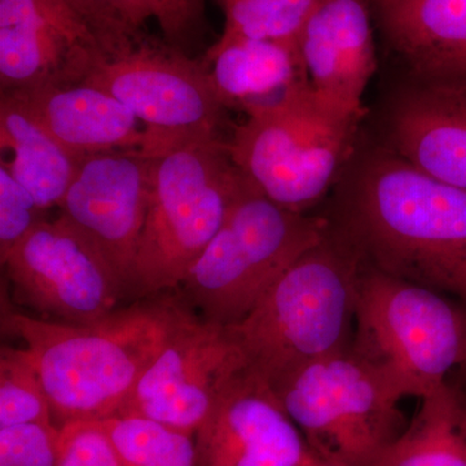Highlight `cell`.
<instances>
[{"instance_id": "1", "label": "cell", "mask_w": 466, "mask_h": 466, "mask_svg": "<svg viewBox=\"0 0 466 466\" xmlns=\"http://www.w3.org/2000/svg\"><path fill=\"white\" fill-rule=\"evenodd\" d=\"M177 308L161 297L116 309L97 323L75 325L16 311L2 302V328L25 342L57 428L99 422L121 412L158 357Z\"/></svg>"}, {"instance_id": "2", "label": "cell", "mask_w": 466, "mask_h": 466, "mask_svg": "<svg viewBox=\"0 0 466 466\" xmlns=\"http://www.w3.org/2000/svg\"><path fill=\"white\" fill-rule=\"evenodd\" d=\"M346 231L366 267L466 302V189L400 156L377 159L355 186Z\"/></svg>"}, {"instance_id": "3", "label": "cell", "mask_w": 466, "mask_h": 466, "mask_svg": "<svg viewBox=\"0 0 466 466\" xmlns=\"http://www.w3.org/2000/svg\"><path fill=\"white\" fill-rule=\"evenodd\" d=\"M363 263L332 233L291 265L240 323L228 328L248 368L269 386L351 346Z\"/></svg>"}, {"instance_id": "4", "label": "cell", "mask_w": 466, "mask_h": 466, "mask_svg": "<svg viewBox=\"0 0 466 466\" xmlns=\"http://www.w3.org/2000/svg\"><path fill=\"white\" fill-rule=\"evenodd\" d=\"M150 158L148 211L130 285L137 297L177 290L248 183L217 135L189 137Z\"/></svg>"}, {"instance_id": "5", "label": "cell", "mask_w": 466, "mask_h": 466, "mask_svg": "<svg viewBox=\"0 0 466 466\" xmlns=\"http://www.w3.org/2000/svg\"><path fill=\"white\" fill-rule=\"evenodd\" d=\"M329 235L327 219L280 207L248 180L177 288V299L211 323H240L291 265Z\"/></svg>"}, {"instance_id": "6", "label": "cell", "mask_w": 466, "mask_h": 466, "mask_svg": "<svg viewBox=\"0 0 466 466\" xmlns=\"http://www.w3.org/2000/svg\"><path fill=\"white\" fill-rule=\"evenodd\" d=\"M351 346L400 398L421 400L466 366V314L441 291L363 266Z\"/></svg>"}, {"instance_id": "7", "label": "cell", "mask_w": 466, "mask_h": 466, "mask_svg": "<svg viewBox=\"0 0 466 466\" xmlns=\"http://www.w3.org/2000/svg\"><path fill=\"white\" fill-rule=\"evenodd\" d=\"M242 110L247 118L225 142L233 165L269 200L306 213L349 158L360 121L325 109L309 85Z\"/></svg>"}, {"instance_id": "8", "label": "cell", "mask_w": 466, "mask_h": 466, "mask_svg": "<svg viewBox=\"0 0 466 466\" xmlns=\"http://www.w3.org/2000/svg\"><path fill=\"white\" fill-rule=\"evenodd\" d=\"M315 458L370 466L406 429L403 400L352 346L299 368L274 386Z\"/></svg>"}, {"instance_id": "9", "label": "cell", "mask_w": 466, "mask_h": 466, "mask_svg": "<svg viewBox=\"0 0 466 466\" xmlns=\"http://www.w3.org/2000/svg\"><path fill=\"white\" fill-rule=\"evenodd\" d=\"M79 85L112 95L146 125L148 157L189 137L217 135L226 108L204 61L140 42L139 34L104 46Z\"/></svg>"}, {"instance_id": "10", "label": "cell", "mask_w": 466, "mask_h": 466, "mask_svg": "<svg viewBox=\"0 0 466 466\" xmlns=\"http://www.w3.org/2000/svg\"><path fill=\"white\" fill-rule=\"evenodd\" d=\"M15 302L58 323L90 325L127 291L103 254L66 218L43 219L2 258Z\"/></svg>"}, {"instance_id": "11", "label": "cell", "mask_w": 466, "mask_h": 466, "mask_svg": "<svg viewBox=\"0 0 466 466\" xmlns=\"http://www.w3.org/2000/svg\"><path fill=\"white\" fill-rule=\"evenodd\" d=\"M247 368L228 328L205 320L177 299L164 348L116 416L146 417L196 435Z\"/></svg>"}, {"instance_id": "12", "label": "cell", "mask_w": 466, "mask_h": 466, "mask_svg": "<svg viewBox=\"0 0 466 466\" xmlns=\"http://www.w3.org/2000/svg\"><path fill=\"white\" fill-rule=\"evenodd\" d=\"M150 182L152 158L140 150L85 156L57 207L60 216L99 249L127 293L148 211Z\"/></svg>"}, {"instance_id": "13", "label": "cell", "mask_w": 466, "mask_h": 466, "mask_svg": "<svg viewBox=\"0 0 466 466\" xmlns=\"http://www.w3.org/2000/svg\"><path fill=\"white\" fill-rule=\"evenodd\" d=\"M101 48L97 30L67 0H0L2 92L79 85Z\"/></svg>"}, {"instance_id": "14", "label": "cell", "mask_w": 466, "mask_h": 466, "mask_svg": "<svg viewBox=\"0 0 466 466\" xmlns=\"http://www.w3.org/2000/svg\"><path fill=\"white\" fill-rule=\"evenodd\" d=\"M198 466H306L314 461L271 386L242 370L196 434Z\"/></svg>"}, {"instance_id": "15", "label": "cell", "mask_w": 466, "mask_h": 466, "mask_svg": "<svg viewBox=\"0 0 466 466\" xmlns=\"http://www.w3.org/2000/svg\"><path fill=\"white\" fill-rule=\"evenodd\" d=\"M315 99L334 115L360 121L376 70L372 27L361 0H324L297 39Z\"/></svg>"}, {"instance_id": "16", "label": "cell", "mask_w": 466, "mask_h": 466, "mask_svg": "<svg viewBox=\"0 0 466 466\" xmlns=\"http://www.w3.org/2000/svg\"><path fill=\"white\" fill-rule=\"evenodd\" d=\"M391 137L401 158L466 189V76L425 79L398 103Z\"/></svg>"}, {"instance_id": "17", "label": "cell", "mask_w": 466, "mask_h": 466, "mask_svg": "<svg viewBox=\"0 0 466 466\" xmlns=\"http://www.w3.org/2000/svg\"><path fill=\"white\" fill-rule=\"evenodd\" d=\"M55 142L78 156L146 148V130L121 101L90 86L43 85L14 90Z\"/></svg>"}, {"instance_id": "18", "label": "cell", "mask_w": 466, "mask_h": 466, "mask_svg": "<svg viewBox=\"0 0 466 466\" xmlns=\"http://www.w3.org/2000/svg\"><path fill=\"white\" fill-rule=\"evenodd\" d=\"M391 45L424 79L466 76V0H375Z\"/></svg>"}, {"instance_id": "19", "label": "cell", "mask_w": 466, "mask_h": 466, "mask_svg": "<svg viewBox=\"0 0 466 466\" xmlns=\"http://www.w3.org/2000/svg\"><path fill=\"white\" fill-rule=\"evenodd\" d=\"M202 61L225 106L269 103L309 85L297 43L238 39L211 46Z\"/></svg>"}, {"instance_id": "20", "label": "cell", "mask_w": 466, "mask_h": 466, "mask_svg": "<svg viewBox=\"0 0 466 466\" xmlns=\"http://www.w3.org/2000/svg\"><path fill=\"white\" fill-rule=\"evenodd\" d=\"M0 143L14 153L5 164L38 207L43 211L58 207L85 156L55 142L12 91H3L0 97Z\"/></svg>"}, {"instance_id": "21", "label": "cell", "mask_w": 466, "mask_h": 466, "mask_svg": "<svg viewBox=\"0 0 466 466\" xmlns=\"http://www.w3.org/2000/svg\"><path fill=\"white\" fill-rule=\"evenodd\" d=\"M370 466H466V400L450 382L420 400L412 421Z\"/></svg>"}, {"instance_id": "22", "label": "cell", "mask_w": 466, "mask_h": 466, "mask_svg": "<svg viewBox=\"0 0 466 466\" xmlns=\"http://www.w3.org/2000/svg\"><path fill=\"white\" fill-rule=\"evenodd\" d=\"M99 422L125 466H198L196 435L140 416Z\"/></svg>"}, {"instance_id": "23", "label": "cell", "mask_w": 466, "mask_h": 466, "mask_svg": "<svg viewBox=\"0 0 466 466\" xmlns=\"http://www.w3.org/2000/svg\"><path fill=\"white\" fill-rule=\"evenodd\" d=\"M225 30L217 47L238 39L297 43L324 0H219Z\"/></svg>"}, {"instance_id": "24", "label": "cell", "mask_w": 466, "mask_h": 466, "mask_svg": "<svg viewBox=\"0 0 466 466\" xmlns=\"http://www.w3.org/2000/svg\"><path fill=\"white\" fill-rule=\"evenodd\" d=\"M27 424H55L50 400L27 350L3 345L0 428Z\"/></svg>"}, {"instance_id": "25", "label": "cell", "mask_w": 466, "mask_h": 466, "mask_svg": "<svg viewBox=\"0 0 466 466\" xmlns=\"http://www.w3.org/2000/svg\"><path fill=\"white\" fill-rule=\"evenodd\" d=\"M60 428L27 424L0 428V466H58Z\"/></svg>"}, {"instance_id": "26", "label": "cell", "mask_w": 466, "mask_h": 466, "mask_svg": "<svg viewBox=\"0 0 466 466\" xmlns=\"http://www.w3.org/2000/svg\"><path fill=\"white\" fill-rule=\"evenodd\" d=\"M43 210L32 195L15 179L7 165L0 167V258L32 231Z\"/></svg>"}, {"instance_id": "27", "label": "cell", "mask_w": 466, "mask_h": 466, "mask_svg": "<svg viewBox=\"0 0 466 466\" xmlns=\"http://www.w3.org/2000/svg\"><path fill=\"white\" fill-rule=\"evenodd\" d=\"M58 466H125L101 422H72L60 428Z\"/></svg>"}, {"instance_id": "28", "label": "cell", "mask_w": 466, "mask_h": 466, "mask_svg": "<svg viewBox=\"0 0 466 466\" xmlns=\"http://www.w3.org/2000/svg\"><path fill=\"white\" fill-rule=\"evenodd\" d=\"M101 41L137 35L143 24L155 18V0H91Z\"/></svg>"}, {"instance_id": "29", "label": "cell", "mask_w": 466, "mask_h": 466, "mask_svg": "<svg viewBox=\"0 0 466 466\" xmlns=\"http://www.w3.org/2000/svg\"><path fill=\"white\" fill-rule=\"evenodd\" d=\"M155 18L167 45L184 51L201 30L204 0H155Z\"/></svg>"}, {"instance_id": "30", "label": "cell", "mask_w": 466, "mask_h": 466, "mask_svg": "<svg viewBox=\"0 0 466 466\" xmlns=\"http://www.w3.org/2000/svg\"><path fill=\"white\" fill-rule=\"evenodd\" d=\"M70 5H73L79 12L84 15L86 18L92 24V26L99 33V27H97L96 16H95L94 7H92L91 0H67ZM100 35V34H99Z\"/></svg>"}, {"instance_id": "31", "label": "cell", "mask_w": 466, "mask_h": 466, "mask_svg": "<svg viewBox=\"0 0 466 466\" xmlns=\"http://www.w3.org/2000/svg\"><path fill=\"white\" fill-rule=\"evenodd\" d=\"M306 466H334V465L327 464V462L320 461V460H319V459H315L314 461L309 462V464L306 465Z\"/></svg>"}]
</instances>
